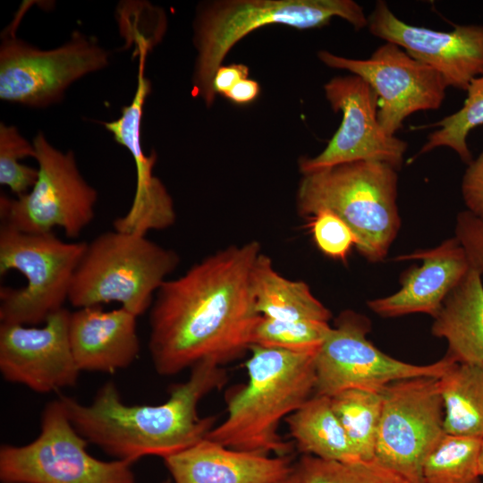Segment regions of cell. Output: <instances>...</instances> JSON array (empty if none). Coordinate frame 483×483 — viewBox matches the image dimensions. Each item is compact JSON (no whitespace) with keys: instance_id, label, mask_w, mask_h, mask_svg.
Listing matches in <instances>:
<instances>
[{"instance_id":"20","label":"cell","mask_w":483,"mask_h":483,"mask_svg":"<svg viewBox=\"0 0 483 483\" xmlns=\"http://www.w3.org/2000/svg\"><path fill=\"white\" fill-rule=\"evenodd\" d=\"M433 319L431 333L446 341L445 355L483 369V280L479 271L470 267Z\"/></svg>"},{"instance_id":"37","label":"cell","mask_w":483,"mask_h":483,"mask_svg":"<svg viewBox=\"0 0 483 483\" xmlns=\"http://www.w3.org/2000/svg\"><path fill=\"white\" fill-rule=\"evenodd\" d=\"M277 483H295V478H294V474H293V471L292 473L287 477L286 479L277 482Z\"/></svg>"},{"instance_id":"19","label":"cell","mask_w":483,"mask_h":483,"mask_svg":"<svg viewBox=\"0 0 483 483\" xmlns=\"http://www.w3.org/2000/svg\"><path fill=\"white\" fill-rule=\"evenodd\" d=\"M137 318L122 307L104 310L93 306L71 312L69 341L80 371L112 373L129 367L140 350Z\"/></svg>"},{"instance_id":"12","label":"cell","mask_w":483,"mask_h":483,"mask_svg":"<svg viewBox=\"0 0 483 483\" xmlns=\"http://www.w3.org/2000/svg\"><path fill=\"white\" fill-rule=\"evenodd\" d=\"M107 64L108 53L97 40L77 31L67 43L50 50L10 37L0 47V98L47 106L60 100L72 82Z\"/></svg>"},{"instance_id":"27","label":"cell","mask_w":483,"mask_h":483,"mask_svg":"<svg viewBox=\"0 0 483 483\" xmlns=\"http://www.w3.org/2000/svg\"><path fill=\"white\" fill-rule=\"evenodd\" d=\"M466 91L467 97L462 108L430 125L438 129L428 136L417 157L436 148L446 147L466 165L473 159L467 136L471 130L483 125V74L473 79Z\"/></svg>"},{"instance_id":"28","label":"cell","mask_w":483,"mask_h":483,"mask_svg":"<svg viewBox=\"0 0 483 483\" xmlns=\"http://www.w3.org/2000/svg\"><path fill=\"white\" fill-rule=\"evenodd\" d=\"M295 483H405L377 462H341L305 454L293 465Z\"/></svg>"},{"instance_id":"33","label":"cell","mask_w":483,"mask_h":483,"mask_svg":"<svg viewBox=\"0 0 483 483\" xmlns=\"http://www.w3.org/2000/svg\"><path fill=\"white\" fill-rule=\"evenodd\" d=\"M461 190L466 210L483 220V149L467 165Z\"/></svg>"},{"instance_id":"17","label":"cell","mask_w":483,"mask_h":483,"mask_svg":"<svg viewBox=\"0 0 483 483\" xmlns=\"http://www.w3.org/2000/svg\"><path fill=\"white\" fill-rule=\"evenodd\" d=\"M420 259L401 275V288L394 293L368 301V307L382 318L424 313L434 318L448 294L464 278L470 265L453 236L432 249L397 256L394 261Z\"/></svg>"},{"instance_id":"18","label":"cell","mask_w":483,"mask_h":483,"mask_svg":"<svg viewBox=\"0 0 483 483\" xmlns=\"http://www.w3.org/2000/svg\"><path fill=\"white\" fill-rule=\"evenodd\" d=\"M163 460L174 483H277L293 471L288 456L236 450L208 438Z\"/></svg>"},{"instance_id":"22","label":"cell","mask_w":483,"mask_h":483,"mask_svg":"<svg viewBox=\"0 0 483 483\" xmlns=\"http://www.w3.org/2000/svg\"><path fill=\"white\" fill-rule=\"evenodd\" d=\"M251 285L256 310L262 317L285 321L328 322L331 318L330 310L306 283L281 275L265 254L260 253L254 263Z\"/></svg>"},{"instance_id":"31","label":"cell","mask_w":483,"mask_h":483,"mask_svg":"<svg viewBox=\"0 0 483 483\" xmlns=\"http://www.w3.org/2000/svg\"><path fill=\"white\" fill-rule=\"evenodd\" d=\"M308 218V227L317 248L328 258L346 262L358 244L350 226L329 209H320Z\"/></svg>"},{"instance_id":"36","label":"cell","mask_w":483,"mask_h":483,"mask_svg":"<svg viewBox=\"0 0 483 483\" xmlns=\"http://www.w3.org/2000/svg\"><path fill=\"white\" fill-rule=\"evenodd\" d=\"M479 473L483 477V439L481 442L480 451H479Z\"/></svg>"},{"instance_id":"8","label":"cell","mask_w":483,"mask_h":483,"mask_svg":"<svg viewBox=\"0 0 483 483\" xmlns=\"http://www.w3.org/2000/svg\"><path fill=\"white\" fill-rule=\"evenodd\" d=\"M72 424L60 398L45 407L40 432L24 445L0 448L3 483H135L133 463L102 461Z\"/></svg>"},{"instance_id":"15","label":"cell","mask_w":483,"mask_h":483,"mask_svg":"<svg viewBox=\"0 0 483 483\" xmlns=\"http://www.w3.org/2000/svg\"><path fill=\"white\" fill-rule=\"evenodd\" d=\"M70 311L63 308L42 326L0 325V371L9 382L47 394L74 386L80 369L69 341Z\"/></svg>"},{"instance_id":"26","label":"cell","mask_w":483,"mask_h":483,"mask_svg":"<svg viewBox=\"0 0 483 483\" xmlns=\"http://www.w3.org/2000/svg\"><path fill=\"white\" fill-rule=\"evenodd\" d=\"M481 442L445 434L424 462V483H483L479 468Z\"/></svg>"},{"instance_id":"38","label":"cell","mask_w":483,"mask_h":483,"mask_svg":"<svg viewBox=\"0 0 483 483\" xmlns=\"http://www.w3.org/2000/svg\"><path fill=\"white\" fill-rule=\"evenodd\" d=\"M162 483H172V479H165Z\"/></svg>"},{"instance_id":"24","label":"cell","mask_w":483,"mask_h":483,"mask_svg":"<svg viewBox=\"0 0 483 483\" xmlns=\"http://www.w3.org/2000/svg\"><path fill=\"white\" fill-rule=\"evenodd\" d=\"M445 434L483 439V369L455 362L439 377Z\"/></svg>"},{"instance_id":"23","label":"cell","mask_w":483,"mask_h":483,"mask_svg":"<svg viewBox=\"0 0 483 483\" xmlns=\"http://www.w3.org/2000/svg\"><path fill=\"white\" fill-rule=\"evenodd\" d=\"M284 420L298 449L305 454L341 462H363L335 413L330 397L312 395Z\"/></svg>"},{"instance_id":"34","label":"cell","mask_w":483,"mask_h":483,"mask_svg":"<svg viewBox=\"0 0 483 483\" xmlns=\"http://www.w3.org/2000/svg\"><path fill=\"white\" fill-rule=\"evenodd\" d=\"M249 68L242 64H233L227 66H220L213 79L214 92L225 95L238 81L248 78Z\"/></svg>"},{"instance_id":"13","label":"cell","mask_w":483,"mask_h":483,"mask_svg":"<svg viewBox=\"0 0 483 483\" xmlns=\"http://www.w3.org/2000/svg\"><path fill=\"white\" fill-rule=\"evenodd\" d=\"M318 56L326 66L349 71L373 89L378 97L377 120L390 136H395L409 115L436 110L445 97L447 86L441 75L393 43L386 42L364 60L326 50Z\"/></svg>"},{"instance_id":"1","label":"cell","mask_w":483,"mask_h":483,"mask_svg":"<svg viewBox=\"0 0 483 483\" xmlns=\"http://www.w3.org/2000/svg\"><path fill=\"white\" fill-rule=\"evenodd\" d=\"M256 241L208 256L166 280L149 311L148 349L156 371L172 376L203 361L222 366L252 344L261 317L251 285Z\"/></svg>"},{"instance_id":"25","label":"cell","mask_w":483,"mask_h":483,"mask_svg":"<svg viewBox=\"0 0 483 483\" xmlns=\"http://www.w3.org/2000/svg\"><path fill=\"white\" fill-rule=\"evenodd\" d=\"M330 402L360 459L374 461L383 390L347 389L331 396Z\"/></svg>"},{"instance_id":"6","label":"cell","mask_w":483,"mask_h":483,"mask_svg":"<svg viewBox=\"0 0 483 483\" xmlns=\"http://www.w3.org/2000/svg\"><path fill=\"white\" fill-rule=\"evenodd\" d=\"M179 264L178 255L146 235L109 231L87 243L75 270L68 301L75 308L119 302L136 317Z\"/></svg>"},{"instance_id":"11","label":"cell","mask_w":483,"mask_h":483,"mask_svg":"<svg viewBox=\"0 0 483 483\" xmlns=\"http://www.w3.org/2000/svg\"><path fill=\"white\" fill-rule=\"evenodd\" d=\"M368 318L346 310L336 318L315 359V394L331 397L347 389L382 391L387 385L411 377H441L456 362L445 355L428 365L396 360L368 338Z\"/></svg>"},{"instance_id":"9","label":"cell","mask_w":483,"mask_h":483,"mask_svg":"<svg viewBox=\"0 0 483 483\" xmlns=\"http://www.w3.org/2000/svg\"><path fill=\"white\" fill-rule=\"evenodd\" d=\"M38 178L27 193L0 197L3 224L29 233H53L62 228L69 238H77L92 222L97 191L80 173L72 151L53 147L42 132L34 138Z\"/></svg>"},{"instance_id":"21","label":"cell","mask_w":483,"mask_h":483,"mask_svg":"<svg viewBox=\"0 0 483 483\" xmlns=\"http://www.w3.org/2000/svg\"><path fill=\"white\" fill-rule=\"evenodd\" d=\"M119 144L131 153L136 168V188L127 213L113 222L116 231L146 235L151 230L165 229L175 222L173 199L163 182L154 175L157 155H147L142 148L140 133L123 136Z\"/></svg>"},{"instance_id":"16","label":"cell","mask_w":483,"mask_h":483,"mask_svg":"<svg viewBox=\"0 0 483 483\" xmlns=\"http://www.w3.org/2000/svg\"><path fill=\"white\" fill-rule=\"evenodd\" d=\"M369 32L402 48L414 59L437 72L447 87L467 90L483 74V25H454L437 31L400 20L384 1L368 17Z\"/></svg>"},{"instance_id":"30","label":"cell","mask_w":483,"mask_h":483,"mask_svg":"<svg viewBox=\"0 0 483 483\" xmlns=\"http://www.w3.org/2000/svg\"><path fill=\"white\" fill-rule=\"evenodd\" d=\"M35 156L33 143L22 137L15 126L0 124V184L7 186L16 197L30 191L37 181L38 168L20 162Z\"/></svg>"},{"instance_id":"4","label":"cell","mask_w":483,"mask_h":483,"mask_svg":"<svg viewBox=\"0 0 483 483\" xmlns=\"http://www.w3.org/2000/svg\"><path fill=\"white\" fill-rule=\"evenodd\" d=\"M397 172L385 163L355 161L303 174L298 213L309 217L331 210L355 233L359 253L369 262H382L401 228Z\"/></svg>"},{"instance_id":"29","label":"cell","mask_w":483,"mask_h":483,"mask_svg":"<svg viewBox=\"0 0 483 483\" xmlns=\"http://www.w3.org/2000/svg\"><path fill=\"white\" fill-rule=\"evenodd\" d=\"M331 328L324 321H285L261 316L253 331L252 344L297 352H318Z\"/></svg>"},{"instance_id":"3","label":"cell","mask_w":483,"mask_h":483,"mask_svg":"<svg viewBox=\"0 0 483 483\" xmlns=\"http://www.w3.org/2000/svg\"><path fill=\"white\" fill-rule=\"evenodd\" d=\"M248 382L227 398V417L208 434L226 447L288 456L279 424L315 394L318 352L250 345Z\"/></svg>"},{"instance_id":"5","label":"cell","mask_w":483,"mask_h":483,"mask_svg":"<svg viewBox=\"0 0 483 483\" xmlns=\"http://www.w3.org/2000/svg\"><path fill=\"white\" fill-rule=\"evenodd\" d=\"M339 17L360 30L368 27L363 8L352 0H224L207 4L196 18L194 94L214 103L213 79L230 49L251 31L267 25L319 28Z\"/></svg>"},{"instance_id":"32","label":"cell","mask_w":483,"mask_h":483,"mask_svg":"<svg viewBox=\"0 0 483 483\" xmlns=\"http://www.w3.org/2000/svg\"><path fill=\"white\" fill-rule=\"evenodd\" d=\"M454 237L463 248L471 267L483 280V220L468 210L458 213Z\"/></svg>"},{"instance_id":"2","label":"cell","mask_w":483,"mask_h":483,"mask_svg":"<svg viewBox=\"0 0 483 483\" xmlns=\"http://www.w3.org/2000/svg\"><path fill=\"white\" fill-rule=\"evenodd\" d=\"M218 364L203 361L191 368L189 378L174 385L158 405H129L113 382L104 384L89 404L60 396L75 429L114 459L135 462L156 455L163 459L201 440L214 428L215 417H199L198 404L226 383Z\"/></svg>"},{"instance_id":"7","label":"cell","mask_w":483,"mask_h":483,"mask_svg":"<svg viewBox=\"0 0 483 483\" xmlns=\"http://www.w3.org/2000/svg\"><path fill=\"white\" fill-rule=\"evenodd\" d=\"M87 242H64L53 233H29L0 226V275L10 270L27 280L0 289L1 323L36 326L64 308Z\"/></svg>"},{"instance_id":"10","label":"cell","mask_w":483,"mask_h":483,"mask_svg":"<svg viewBox=\"0 0 483 483\" xmlns=\"http://www.w3.org/2000/svg\"><path fill=\"white\" fill-rule=\"evenodd\" d=\"M383 395L374 461L405 483H424V462L445 434L439 377L395 381Z\"/></svg>"},{"instance_id":"35","label":"cell","mask_w":483,"mask_h":483,"mask_svg":"<svg viewBox=\"0 0 483 483\" xmlns=\"http://www.w3.org/2000/svg\"><path fill=\"white\" fill-rule=\"evenodd\" d=\"M260 91L258 83L246 78L238 81L224 96L237 105H245L257 98Z\"/></svg>"},{"instance_id":"14","label":"cell","mask_w":483,"mask_h":483,"mask_svg":"<svg viewBox=\"0 0 483 483\" xmlns=\"http://www.w3.org/2000/svg\"><path fill=\"white\" fill-rule=\"evenodd\" d=\"M334 112L343 114L342 123L326 148L314 157L299 161L301 174L355 161H377L399 171L408 144L390 136L377 120L378 97L360 77H335L324 86Z\"/></svg>"}]
</instances>
